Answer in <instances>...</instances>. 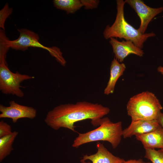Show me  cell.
<instances>
[{
  "mask_svg": "<svg viewBox=\"0 0 163 163\" xmlns=\"http://www.w3.org/2000/svg\"><path fill=\"white\" fill-rule=\"evenodd\" d=\"M9 106L0 105V118L11 119L14 123L21 118H34L37 115V110L33 107L20 105L14 101L9 102Z\"/></svg>",
  "mask_w": 163,
  "mask_h": 163,
  "instance_id": "ba28073f",
  "label": "cell"
},
{
  "mask_svg": "<svg viewBox=\"0 0 163 163\" xmlns=\"http://www.w3.org/2000/svg\"><path fill=\"white\" fill-rule=\"evenodd\" d=\"M13 11V9L9 7L8 4L6 3L0 11V27L5 30L4 25L7 18Z\"/></svg>",
  "mask_w": 163,
  "mask_h": 163,
  "instance_id": "e0dca14e",
  "label": "cell"
},
{
  "mask_svg": "<svg viewBox=\"0 0 163 163\" xmlns=\"http://www.w3.org/2000/svg\"><path fill=\"white\" fill-rule=\"evenodd\" d=\"M110 112L108 107L86 101L57 106L47 113L44 121L55 130L61 128L76 132L75 123L87 119L91 120L94 126H99L101 119Z\"/></svg>",
  "mask_w": 163,
  "mask_h": 163,
  "instance_id": "6da1fadb",
  "label": "cell"
},
{
  "mask_svg": "<svg viewBox=\"0 0 163 163\" xmlns=\"http://www.w3.org/2000/svg\"><path fill=\"white\" fill-rule=\"evenodd\" d=\"M160 126L157 120L131 121L130 124L123 130L122 137L126 139L144 134L153 130Z\"/></svg>",
  "mask_w": 163,
  "mask_h": 163,
  "instance_id": "8fae6325",
  "label": "cell"
},
{
  "mask_svg": "<svg viewBox=\"0 0 163 163\" xmlns=\"http://www.w3.org/2000/svg\"><path fill=\"white\" fill-rule=\"evenodd\" d=\"M157 70L159 73L163 76V66H160L157 69Z\"/></svg>",
  "mask_w": 163,
  "mask_h": 163,
  "instance_id": "44dd1931",
  "label": "cell"
},
{
  "mask_svg": "<svg viewBox=\"0 0 163 163\" xmlns=\"http://www.w3.org/2000/svg\"><path fill=\"white\" fill-rule=\"evenodd\" d=\"M18 133L14 131L10 135L0 138V161L9 155L13 149L12 145Z\"/></svg>",
  "mask_w": 163,
  "mask_h": 163,
  "instance_id": "5bb4252c",
  "label": "cell"
},
{
  "mask_svg": "<svg viewBox=\"0 0 163 163\" xmlns=\"http://www.w3.org/2000/svg\"><path fill=\"white\" fill-rule=\"evenodd\" d=\"M97 152L90 155L86 154L80 160L81 163H122L125 161L115 156L109 152L103 144L97 143Z\"/></svg>",
  "mask_w": 163,
  "mask_h": 163,
  "instance_id": "30bf717a",
  "label": "cell"
},
{
  "mask_svg": "<svg viewBox=\"0 0 163 163\" xmlns=\"http://www.w3.org/2000/svg\"><path fill=\"white\" fill-rule=\"evenodd\" d=\"M54 6L57 9L64 10L67 14H72L83 6L79 0H54Z\"/></svg>",
  "mask_w": 163,
  "mask_h": 163,
  "instance_id": "9a60e30c",
  "label": "cell"
},
{
  "mask_svg": "<svg viewBox=\"0 0 163 163\" xmlns=\"http://www.w3.org/2000/svg\"><path fill=\"white\" fill-rule=\"evenodd\" d=\"M135 137L141 142L145 150L163 149V128L160 125L152 131Z\"/></svg>",
  "mask_w": 163,
  "mask_h": 163,
  "instance_id": "7c38bea8",
  "label": "cell"
},
{
  "mask_svg": "<svg viewBox=\"0 0 163 163\" xmlns=\"http://www.w3.org/2000/svg\"><path fill=\"white\" fill-rule=\"evenodd\" d=\"M80 1L86 9L96 8L100 2L99 0H81Z\"/></svg>",
  "mask_w": 163,
  "mask_h": 163,
  "instance_id": "d6986e66",
  "label": "cell"
},
{
  "mask_svg": "<svg viewBox=\"0 0 163 163\" xmlns=\"http://www.w3.org/2000/svg\"><path fill=\"white\" fill-rule=\"evenodd\" d=\"M135 163H152L151 162H145L141 159L136 160Z\"/></svg>",
  "mask_w": 163,
  "mask_h": 163,
  "instance_id": "7402d4cb",
  "label": "cell"
},
{
  "mask_svg": "<svg viewBox=\"0 0 163 163\" xmlns=\"http://www.w3.org/2000/svg\"><path fill=\"white\" fill-rule=\"evenodd\" d=\"M163 109L159 100L152 92L145 91L131 97L126 105L128 115L131 121L157 120Z\"/></svg>",
  "mask_w": 163,
  "mask_h": 163,
  "instance_id": "277c9868",
  "label": "cell"
},
{
  "mask_svg": "<svg viewBox=\"0 0 163 163\" xmlns=\"http://www.w3.org/2000/svg\"><path fill=\"white\" fill-rule=\"evenodd\" d=\"M128 4L136 13L139 17L140 24L138 29L142 34L145 33L148 25L157 15L163 11V7L157 8L151 7L141 0H126Z\"/></svg>",
  "mask_w": 163,
  "mask_h": 163,
  "instance_id": "52a82bcc",
  "label": "cell"
},
{
  "mask_svg": "<svg viewBox=\"0 0 163 163\" xmlns=\"http://www.w3.org/2000/svg\"><path fill=\"white\" fill-rule=\"evenodd\" d=\"M144 158L152 163H163V149H145Z\"/></svg>",
  "mask_w": 163,
  "mask_h": 163,
  "instance_id": "2e32d148",
  "label": "cell"
},
{
  "mask_svg": "<svg viewBox=\"0 0 163 163\" xmlns=\"http://www.w3.org/2000/svg\"><path fill=\"white\" fill-rule=\"evenodd\" d=\"M157 120L159 124L163 128V113L161 112L159 113Z\"/></svg>",
  "mask_w": 163,
  "mask_h": 163,
  "instance_id": "ffe728a7",
  "label": "cell"
},
{
  "mask_svg": "<svg viewBox=\"0 0 163 163\" xmlns=\"http://www.w3.org/2000/svg\"><path fill=\"white\" fill-rule=\"evenodd\" d=\"M18 31L20 33L19 37L14 40H8L10 48L22 51L27 50L29 47L42 48L48 51L62 66H65L66 61L59 48L55 46L49 47L43 46L39 42L38 35L32 31L24 28L18 29Z\"/></svg>",
  "mask_w": 163,
  "mask_h": 163,
  "instance_id": "5b68a950",
  "label": "cell"
},
{
  "mask_svg": "<svg viewBox=\"0 0 163 163\" xmlns=\"http://www.w3.org/2000/svg\"><path fill=\"white\" fill-rule=\"evenodd\" d=\"M126 69L123 63H120L115 58L112 61L110 68V76L107 85L104 90V94L108 95L114 91L116 83L123 74Z\"/></svg>",
  "mask_w": 163,
  "mask_h": 163,
  "instance_id": "4fadbf2b",
  "label": "cell"
},
{
  "mask_svg": "<svg viewBox=\"0 0 163 163\" xmlns=\"http://www.w3.org/2000/svg\"><path fill=\"white\" fill-rule=\"evenodd\" d=\"M123 131L121 121L113 123L107 117H103L98 128L85 133H79L72 146L78 148L85 143L102 141L109 142L113 149H115L121 142Z\"/></svg>",
  "mask_w": 163,
  "mask_h": 163,
  "instance_id": "3957f363",
  "label": "cell"
},
{
  "mask_svg": "<svg viewBox=\"0 0 163 163\" xmlns=\"http://www.w3.org/2000/svg\"><path fill=\"white\" fill-rule=\"evenodd\" d=\"M136 159H130L127 161H125L122 163H135Z\"/></svg>",
  "mask_w": 163,
  "mask_h": 163,
  "instance_id": "603a6c76",
  "label": "cell"
},
{
  "mask_svg": "<svg viewBox=\"0 0 163 163\" xmlns=\"http://www.w3.org/2000/svg\"><path fill=\"white\" fill-rule=\"evenodd\" d=\"M109 42L112 46L115 58L120 63L129 55L133 54L141 57L144 54L142 49L137 47L130 41H120L114 38H111Z\"/></svg>",
  "mask_w": 163,
  "mask_h": 163,
  "instance_id": "9c48e42d",
  "label": "cell"
},
{
  "mask_svg": "<svg viewBox=\"0 0 163 163\" xmlns=\"http://www.w3.org/2000/svg\"><path fill=\"white\" fill-rule=\"evenodd\" d=\"M117 13L115 20L111 25H107L103 32L104 38H123L126 40L132 42L138 47L142 49L144 43L149 37L155 36L153 32L141 33L138 29H136L126 20L124 15V6L126 3L123 0H117Z\"/></svg>",
  "mask_w": 163,
  "mask_h": 163,
  "instance_id": "7a4b0ae2",
  "label": "cell"
},
{
  "mask_svg": "<svg viewBox=\"0 0 163 163\" xmlns=\"http://www.w3.org/2000/svg\"><path fill=\"white\" fill-rule=\"evenodd\" d=\"M34 76L13 73L8 67L5 59H0V90L5 94H11L21 97L24 95L20 88L25 80L33 79Z\"/></svg>",
  "mask_w": 163,
  "mask_h": 163,
  "instance_id": "8992f818",
  "label": "cell"
},
{
  "mask_svg": "<svg viewBox=\"0 0 163 163\" xmlns=\"http://www.w3.org/2000/svg\"><path fill=\"white\" fill-rule=\"evenodd\" d=\"M11 126L3 120L0 122V138L11 134Z\"/></svg>",
  "mask_w": 163,
  "mask_h": 163,
  "instance_id": "ac0fdd59",
  "label": "cell"
}]
</instances>
